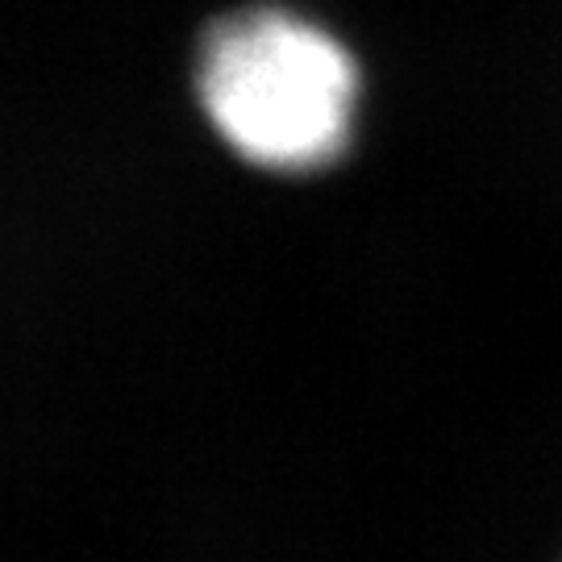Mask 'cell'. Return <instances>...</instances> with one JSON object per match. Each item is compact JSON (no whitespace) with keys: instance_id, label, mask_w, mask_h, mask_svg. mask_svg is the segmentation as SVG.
Listing matches in <instances>:
<instances>
[{"instance_id":"1","label":"cell","mask_w":562,"mask_h":562,"mask_svg":"<svg viewBox=\"0 0 562 562\" xmlns=\"http://www.w3.org/2000/svg\"><path fill=\"white\" fill-rule=\"evenodd\" d=\"M196 92L222 142L280 176L322 171L346 150L359 71L329 30L288 9H241L201 42Z\"/></svg>"}]
</instances>
